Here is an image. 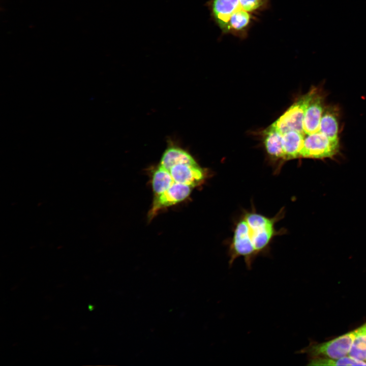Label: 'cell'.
<instances>
[{"label": "cell", "instance_id": "cell-15", "mask_svg": "<svg viewBox=\"0 0 366 366\" xmlns=\"http://www.w3.org/2000/svg\"><path fill=\"white\" fill-rule=\"evenodd\" d=\"M174 182L169 170L159 165L154 172L152 176V187L155 195L166 191Z\"/></svg>", "mask_w": 366, "mask_h": 366}, {"label": "cell", "instance_id": "cell-6", "mask_svg": "<svg viewBox=\"0 0 366 366\" xmlns=\"http://www.w3.org/2000/svg\"><path fill=\"white\" fill-rule=\"evenodd\" d=\"M192 187L174 182L171 186L163 193L155 195L148 219H151L161 209L180 202L190 195Z\"/></svg>", "mask_w": 366, "mask_h": 366}, {"label": "cell", "instance_id": "cell-4", "mask_svg": "<svg viewBox=\"0 0 366 366\" xmlns=\"http://www.w3.org/2000/svg\"><path fill=\"white\" fill-rule=\"evenodd\" d=\"M243 218L248 224L250 234L258 255L267 248L274 234V221L255 212L247 213Z\"/></svg>", "mask_w": 366, "mask_h": 366}, {"label": "cell", "instance_id": "cell-13", "mask_svg": "<svg viewBox=\"0 0 366 366\" xmlns=\"http://www.w3.org/2000/svg\"><path fill=\"white\" fill-rule=\"evenodd\" d=\"M252 19L251 13L238 9L231 16L228 22L227 33L244 37Z\"/></svg>", "mask_w": 366, "mask_h": 366}, {"label": "cell", "instance_id": "cell-18", "mask_svg": "<svg viewBox=\"0 0 366 366\" xmlns=\"http://www.w3.org/2000/svg\"><path fill=\"white\" fill-rule=\"evenodd\" d=\"M269 0H239V6L249 13L263 10L268 4Z\"/></svg>", "mask_w": 366, "mask_h": 366}, {"label": "cell", "instance_id": "cell-19", "mask_svg": "<svg viewBox=\"0 0 366 366\" xmlns=\"http://www.w3.org/2000/svg\"><path fill=\"white\" fill-rule=\"evenodd\" d=\"M88 309H89V310L91 311V310H92L93 309H94V307H93V306H92V305H89V306H88Z\"/></svg>", "mask_w": 366, "mask_h": 366}, {"label": "cell", "instance_id": "cell-12", "mask_svg": "<svg viewBox=\"0 0 366 366\" xmlns=\"http://www.w3.org/2000/svg\"><path fill=\"white\" fill-rule=\"evenodd\" d=\"M264 143L268 154L273 158L284 159L282 147V135L270 126L264 131Z\"/></svg>", "mask_w": 366, "mask_h": 366}, {"label": "cell", "instance_id": "cell-16", "mask_svg": "<svg viewBox=\"0 0 366 366\" xmlns=\"http://www.w3.org/2000/svg\"><path fill=\"white\" fill-rule=\"evenodd\" d=\"M355 330L349 355L357 359L366 361V323Z\"/></svg>", "mask_w": 366, "mask_h": 366}, {"label": "cell", "instance_id": "cell-14", "mask_svg": "<svg viewBox=\"0 0 366 366\" xmlns=\"http://www.w3.org/2000/svg\"><path fill=\"white\" fill-rule=\"evenodd\" d=\"M339 126L337 115L332 109L324 110L319 132L332 139H338Z\"/></svg>", "mask_w": 366, "mask_h": 366}, {"label": "cell", "instance_id": "cell-8", "mask_svg": "<svg viewBox=\"0 0 366 366\" xmlns=\"http://www.w3.org/2000/svg\"><path fill=\"white\" fill-rule=\"evenodd\" d=\"M211 16L224 33H227L228 25L232 15L238 9L239 0H211Z\"/></svg>", "mask_w": 366, "mask_h": 366}, {"label": "cell", "instance_id": "cell-1", "mask_svg": "<svg viewBox=\"0 0 366 366\" xmlns=\"http://www.w3.org/2000/svg\"><path fill=\"white\" fill-rule=\"evenodd\" d=\"M355 333V329L327 342L311 343L300 352L306 353L310 358H339L347 356L350 352Z\"/></svg>", "mask_w": 366, "mask_h": 366}, {"label": "cell", "instance_id": "cell-11", "mask_svg": "<svg viewBox=\"0 0 366 366\" xmlns=\"http://www.w3.org/2000/svg\"><path fill=\"white\" fill-rule=\"evenodd\" d=\"M179 164H197L187 151L175 146L169 147L164 152L160 165L169 170L173 166Z\"/></svg>", "mask_w": 366, "mask_h": 366}, {"label": "cell", "instance_id": "cell-9", "mask_svg": "<svg viewBox=\"0 0 366 366\" xmlns=\"http://www.w3.org/2000/svg\"><path fill=\"white\" fill-rule=\"evenodd\" d=\"M324 111L323 100L317 93L309 103L304 116L303 130L309 135L319 131L320 120Z\"/></svg>", "mask_w": 366, "mask_h": 366}, {"label": "cell", "instance_id": "cell-3", "mask_svg": "<svg viewBox=\"0 0 366 366\" xmlns=\"http://www.w3.org/2000/svg\"><path fill=\"white\" fill-rule=\"evenodd\" d=\"M229 265L231 266L239 257L244 258L248 269L252 268L253 262L257 255L252 240L248 224L244 218L236 224L230 246Z\"/></svg>", "mask_w": 366, "mask_h": 366}, {"label": "cell", "instance_id": "cell-2", "mask_svg": "<svg viewBox=\"0 0 366 366\" xmlns=\"http://www.w3.org/2000/svg\"><path fill=\"white\" fill-rule=\"evenodd\" d=\"M315 88L300 97L278 119L271 125L282 134L296 131L304 134L303 120L306 109L312 99L317 93Z\"/></svg>", "mask_w": 366, "mask_h": 366}, {"label": "cell", "instance_id": "cell-7", "mask_svg": "<svg viewBox=\"0 0 366 366\" xmlns=\"http://www.w3.org/2000/svg\"><path fill=\"white\" fill-rule=\"evenodd\" d=\"M169 171L175 182L194 187L202 183L205 177L203 170L197 164H179Z\"/></svg>", "mask_w": 366, "mask_h": 366}, {"label": "cell", "instance_id": "cell-5", "mask_svg": "<svg viewBox=\"0 0 366 366\" xmlns=\"http://www.w3.org/2000/svg\"><path fill=\"white\" fill-rule=\"evenodd\" d=\"M339 148L338 139H331L318 131L304 136L300 157L314 159L330 158L338 152Z\"/></svg>", "mask_w": 366, "mask_h": 366}, {"label": "cell", "instance_id": "cell-17", "mask_svg": "<svg viewBox=\"0 0 366 366\" xmlns=\"http://www.w3.org/2000/svg\"><path fill=\"white\" fill-rule=\"evenodd\" d=\"M310 365H366L365 361L345 356L339 358L316 357L310 358Z\"/></svg>", "mask_w": 366, "mask_h": 366}, {"label": "cell", "instance_id": "cell-10", "mask_svg": "<svg viewBox=\"0 0 366 366\" xmlns=\"http://www.w3.org/2000/svg\"><path fill=\"white\" fill-rule=\"evenodd\" d=\"M304 139V134L296 131H289L283 134L282 143L284 159L300 157Z\"/></svg>", "mask_w": 366, "mask_h": 366}]
</instances>
